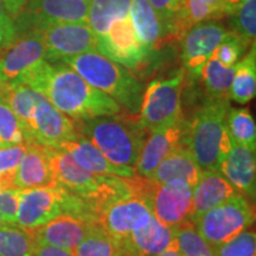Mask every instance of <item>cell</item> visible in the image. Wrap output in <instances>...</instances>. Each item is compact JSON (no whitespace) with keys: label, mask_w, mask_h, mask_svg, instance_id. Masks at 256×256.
Returning a JSON list of instances; mask_svg holds the SVG:
<instances>
[{"label":"cell","mask_w":256,"mask_h":256,"mask_svg":"<svg viewBox=\"0 0 256 256\" xmlns=\"http://www.w3.org/2000/svg\"><path fill=\"white\" fill-rule=\"evenodd\" d=\"M20 83L43 95L57 110L74 121L112 116L121 112L116 101L89 84L64 63L42 60Z\"/></svg>","instance_id":"6da1fadb"},{"label":"cell","mask_w":256,"mask_h":256,"mask_svg":"<svg viewBox=\"0 0 256 256\" xmlns=\"http://www.w3.org/2000/svg\"><path fill=\"white\" fill-rule=\"evenodd\" d=\"M0 98L18 118L23 127L25 142L58 147L78 138L74 121L26 84L0 83Z\"/></svg>","instance_id":"7a4b0ae2"},{"label":"cell","mask_w":256,"mask_h":256,"mask_svg":"<svg viewBox=\"0 0 256 256\" xmlns=\"http://www.w3.org/2000/svg\"><path fill=\"white\" fill-rule=\"evenodd\" d=\"M46 147L54 184L81 198L98 214L113 202L133 196L130 177L101 176L80 168L68 153L58 147Z\"/></svg>","instance_id":"3957f363"},{"label":"cell","mask_w":256,"mask_h":256,"mask_svg":"<svg viewBox=\"0 0 256 256\" xmlns=\"http://www.w3.org/2000/svg\"><path fill=\"white\" fill-rule=\"evenodd\" d=\"M80 136L92 142L110 162L116 165L136 168L147 130L139 116H126L120 113L112 116L74 121Z\"/></svg>","instance_id":"277c9868"},{"label":"cell","mask_w":256,"mask_h":256,"mask_svg":"<svg viewBox=\"0 0 256 256\" xmlns=\"http://www.w3.org/2000/svg\"><path fill=\"white\" fill-rule=\"evenodd\" d=\"M230 108L229 100L206 98L188 121L184 144L202 171H218L220 162L230 147L226 118Z\"/></svg>","instance_id":"5b68a950"},{"label":"cell","mask_w":256,"mask_h":256,"mask_svg":"<svg viewBox=\"0 0 256 256\" xmlns=\"http://www.w3.org/2000/svg\"><path fill=\"white\" fill-rule=\"evenodd\" d=\"M89 84L113 98L120 107L138 114L142 100V86L127 68L113 62L98 51L63 60Z\"/></svg>","instance_id":"8992f818"},{"label":"cell","mask_w":256,"mask_h":256,"mask_svg":"<svg viewBox=\"0 0 256 256\" xmlns=\"http://www.w3.org/2000/svg\"><path fill=\"white\" fill-rule=\"evenodd\" d=\"M62 214L88 220L92 210L87 202L58 185L18 190L16 226L26 230L36 229Z\"/></svg>","instance_id":"52a82bcc"},{"label":"cell","mask_w":256,"mask_h":256,"mask_svg":"<svg viewBox=\"0 0 256 256\" xmlns=\"http://www.w3.org/2000/svg\"><path fill=\"white\" fill-rule=\"evenodd\" d=\"M192 220L202 238L215 248L246 232L254 223L255 211L248 198L238 192Z\"/></svg>","instance_id":"ba28073f"},{"label":"cell","mask_w":256,"mask_h":256,"mask_svg":"<svg viewBox=\"0 0 256 256\" xmlns=\"http://www.w3.org/2000/svg\"><path fill=\"white\" fill-rule=\"evenodd\" d=\"M185 74L179 69L171 78L154 80L142 94L139 121L147 132L160 130L184 116L182 92Z\"/></svg>","instance_id":"9c48e42d"},{"label":"cell","mask_w":256,"mask_h":256,"mask_svg":"<svg viewBox=\"0 0 256 256\" xmlns=\"http://www.w3.org/2000/svg\"><path fill=\"white\" fill-rule=\"evenodd\" d=\"M25 30H34L38 34L49 63L96 51V36L88 24L40 23Z\"/></svg>","instance_id":"30bf717a"},{"label":"cell","mask_w":256,"mask_h":256,"mask_svg":"<svg viewBox=\"0 0 256 256\" xmlns=\"http://www.w3.org/2000/svg\"><path fill=\"white\" fill-rule=\"evenodd\" d=\"M42 60H46V51L38 34L34 30L18 31L16 40L0 49V83L19 84Z\"/></svg>","instance_id":"8fae6325"},{"label":"cell","mask_w":256,"mask_h":256,"mask_svg":"<svg viewBox=\"0 0 256 256\" xmlns=\"http://www.w3.org/2000/svg\"><path fill=\"white\" fill-rule=\"evenodd\" d=\"M96 51L130 69L142 66L150 55V51L138 40L130 16L114 20L104 36L96 37Z\"/></svg>","instance_id":"7c38bea8"},{"label":"cell","mask_w":256,"mask_h":256,"mask_svg":"<svg viewBox=\"0 0 256 256\" xmlns=\"http://www.w3.org/2000/svg\"><path fill=\"white\" fill-rule=\"evenodd\" d=\"M229 32L223 25L206 22L194 25L182 40V60L184 74L192 80L200 78L202 70Z\"/></svg>","instance_id":"4fadbf2b"},{"label":"cell","mask_w":256,"mask_h":256,"mask_svg":"<svg viewBox=\"0 0 256 256\" xmlns=\"http://www.w3.org/2000/svg\"><path fill=\"white\" fill-rule=\"evenodd\" d=\"M150 203L142 197L130 196L107 206L98 214V224L108 235L121 242L151 218Z\"/></svg>","instance_id":"5bb4252c"},{"label":"cell","mask_w":256,"mask_h":256,"mask_svg":"<svg viewBox=\"0 0 256 256\" xmlns=\"http://www.w3.org/2000/svg\"><path fill=\"white\" fill-rule=\"evenodd\" d=\"M88 2L84 0H28L16 19L17 31L40 23L87 24Z\"/></svg>","instance_id":"9a60e30c"},{"label":"cell","mask_w":256,"mask_h":256,"mask_svg":"<svg viewBox=\"0 0 256 256\" xmlns=\"http://www.w3.org/2000/svg\"><path fill=\"white\" fill-rule=\"evenodd\" d=\"M150 206L152 215L159 222L174 228L192 216V188L183 180L154 183L150 196Z\"/></svg>","instance_id":"2e32d148"},{"label":"cell","mask_w":256,"mask_h":256,"mask_svg":"<svg viewBox=\"0 0 256 256\" xmlns=\"http://www.w3.org/2000/svg\"><path fill=\"white\" fill-rule=\"evenodd\" d=\"M186 124L188 120L183 116L170 126L150 133L134 168L136 174L148 178L170 153L183 145Z\"/></svg>","instance_id":"e0dca14e"},{"label":"cell","mask_w":256,"mask_h":256,"mask_svg":"<svg viewBox=\"0 0 256 256\" xmlns=\"http://www.w3.org/2000/svg\"><path fill=\"white\" fill-rule=\"evenodd\" d=\"M98 224L62 214L36 229L28 230L36 244L54 246L68 250H75L86 235Z\"/></svg>","instance_id":"ac0fdd59"},{"label":"cell","mask_w":256,"mask_h":256,"mask_svg":"<svg viewBox=\"0 0 256 256\" xmlns=\"http://www.w3.org/2000/svg\"><path fill=\"white\" fill-rule=\"evenodd\" d=\"M232 139V138H230ZM218 172L238 192L250 200L256 194L255 152L230 140L228 152L220 162Z\"/></svg>","instance_id":"d6986e66"},{"label":"cell","mask_w":256,"mask_h":256,"mask_svg":"<svg viewBox=\"0 0 256 256\" xmlns=\"http://www.w3.org/2000/svg\"><path fill=\"white\" fill-rule=\"evenodd\" d=\"M235 6L226 0H186L170 25L171 38L182 40L194 25L226 17Z\"/></svg>","instance_id":"ffe728a7"},{"label":"cell","mask_w":256,"mask_h":256,"mask_svg":"<svg viewBox=\"0 0 256 256\" xmlns=\"http://www.w3.org/2000/svg\"><path fill=\"white\" fill-rule=\"evenodd\" d=\"M72 156L80 168L101 176H118V177H133L136 174V168L126 165H116L110 162L96 147L86 138L80 136L76 140L66 142L58 146Z\"/></svg>","instance_id":"44dd1931"},{"label":"cell","mask_w":256,"mask_h":256,"mask_svg":"<svg viewBox=\"0 0 256 256\" xmlns=\"http://www.w3.org/2000/svg\"><path fill=\"white\" fill-rule=\"evenodd\" d=\"M172 240V228L164 226L152 216L148 222L120 242L121 256H154L168 248Z\"/></svg>","instance_id":"7402d4cb"},{"label":"cell","mask_w":256,"mask_h":256,"mask_svg":"<svg viewBox=\"0 0 256 256\" xmlns=\"http://www.w3.org/2000/svg\"><path fill=\"white\" fill-rule=\"evenodd\" d=\"M128 16L138 40L150 52L158 50L171 40L168 25L147 0H132Z\"/></svg>","instance_id":"603a6c76"},{"label":"cell","mask_w":256,"mask_h":256,"mask_svg":"<svg viewBox=\"0 0 256 256\" xmlns=\"http://www.w3.org/2000/svg\"><path fill=\"white\" fill-rule=\"evenodd\" d=\"M54 184L48 162L46 147L34 142H25V153L16 171L17 190L50 186Z\"/></svg>","instance_id":"cb8c5ba5"},{"label":"cell","mask_w":256,"mask_h":256,"mask_svg":"<svg viewBox=\"0 0 256 256\" xmlns=\"http://www.w3.org/2000/svg\"><path fill=\"white\" fill-rule=\"evenodd\" d=\"M238 190L218 171H202L200 178L192 188V216L197 217L223 203Z\"/></svg>","instance_id":"d4e9b609"},{"label":"cell","mask_w":256,"mask_h":256,"mask_svg":"<svg viewBox=\"0 0 256 256\" xmlns=\"http://www.w3.org/2000/svg\"><path fill=\"white\" fill-rule=\"evenodd\" d=\"M200 174L202 170L188 147L183 144L170 153L148 178L156 184L183 180L194 188L200 180Z\"/></svg>","instance_id":"484cf974"},{"label":"cell","mask_w":256,"mask_h":256,"mask_svg":"<svg viewBox=\"0 0 256 256\" xmlns=\"http://www.w3.org/2000/svg\"><path fill=\"white\" fill-rule=\"evenodd\" d=\"M132 0H90L87 24L96 37L104 36L110 24L127 17Z\"/></svg>","instance_id":"4316f807"},{"label":"cell","mask_w":256,"mask_h":256,"mask_svg":"<svg viewBox=\"0 0 256 256\" xmlns=\"http://www.w3.org/2000/svg\"><path fill=\"white\" fill-rule=\"evenodd\" d=\"M256 92V54L255 44L242 60L236 63L235 76L229 92V98L244 104L252 100Z\"/></svg>","instance_id":"83f0119b"},{"label":"cell","mask_w":256,"mask_h":256,"mask_svg":"<svg viewBox=\"0 0 256 256\" xmlns=\"http://www.w3.org/2000/svg\"><path fill=\"white\" fill-rule=\"evenodd\" d=\"M235 76V66H224L211 56L202 70L208 98L214 100H230L229 92Z\"/></svg>","instance_id":"f1b7e54d"},{"label":"cell","mask_w":256,"mask_h":256,"mask_svg":"<svg viewBox=\"0 0 256 256\" xmlns=\"http://www.w3.org/2000/svg\"><path fill=\"white\" fill-rule=\"evenodd\" d=\"M172 232L180 256H214L212 248L198 232L191 217L174 226Z\"/></svg>","instance_id":"f546056e"},{"label":"cell","mask_w":256,"mask_h":256,"mask_svg":"<svg viewBox=\"0 0 256 256\" xmlns=\"http://www.w3.org/2000/svg\"><path fill=\"white\" fill-rule=\"evenodd\" d=\"M226 130L234 142L255 152L256 126L247 108H229L226 118Z\"/></svg>","instance_id":"4dcf8cb0"},{"label":"cell","mask_w":256,"mask_h":256,"mask_svg":"<svg viewBox=\"0 0 256 256\" xmlns=\"http://www.w3.org/2000/svg\"><path fill=\"white\" fill-rule=\"evenodd\" d=\"M36 243L31 232L16 224L0 226V256H34Z\"/></svg>","instance_id":"1f68e13d"},{"label":"cell","mask_w":256,"mask_h":256,"mask_svg":"<svg viewBox=\"0 0 256 256\" xmlns=\"http://www.w3.org/2000/svg\"><path fill=\"white\" fill-rule=\"evenodd\" d=\"M76 256H121V244L118 240L108 235L104 229L96 226L75 248Z\"/></svg>","instance_id":"d6a6232c"},{"label":"cell","mask_w":256,"mask_h":256,"mask_svg":"<svg viewBox=\"0 0 256 256\" xmlns=\"http://www.w3.org/2000/svg\"><path fill=\"white\" fill-rule=\"evenodd\" d=\"M229 16L234 34H238L248 46L255 44L256 0H248L236 5Z\"/></svg>","instance_id":"836d02e7"},{"label":"cell","mask_w":256,"mask_h":256,"mask_svg":"<svg viewBox=\"0 0 256 256\" xmlns=\"http://www.w3.org/2000/svg\"><path fill=\"white\" fill-rule=\"evenodd\" d=\"M25 142L23 127L8 104L0 98V147H10Z\"/></svg>","instance_id":"e575fe53"},{"label":"cell","mask_w":256,"mask_h":256,"mask_svg":"<svg viewBox=\"0 0 256 256\" xmlns=\"http://www.w3.org/2000/svg\"><path fill=\"white\" fill-rule=\"evenodd\" d=\"M214 256H255L256 235L254 230L243 232L230 241L212 248Z\"/></svg>","instance_id":"d590c367"},{"label":"cell","mask_w":256,"mask_h":256,"mask_svg":"<svg viewBox=\"0 0 256 256\" xmlns=\"http://www.w3.org/2000/svg\"><path fill=\"white\" fill-rule=\"evenodd\" d=\"M247 48V44L238 34L230 31L228 37L214 51L212 56L224 66H235Z\"/></svg>","instance_id":"8d00e7d4"},{"label":"cell","mask_w":256,"mask_h":256,"mask_svg":"<svg viewBox=\"0 0 256 256\" xmlns=\"http://www.w3.org/2000/svg\"><path fill=\"white\" fill-rule=\"evenodd\" d=\"M25 153V142L20 145L0 147V172L17 171Z\"/></svg>","instance_id":"74e56055"},{"label":"cell","mask_w":256,"mask_h":256,"mask_svg":"<svg viewBox=\"0 0 256 256\" xmlns=\"http://www.w3.org/2000/svg\"><path fill=\"white\" fill-rule=\"evenodd\" d=\"M147 2L151 4L154 11L160 16V18L165 22L170 32V25L183 8V0H147Z\"/></svg>","instance_id":"f35d334b"},{"label":"cell","mask_w":256,"mask_h":256,"mask_svg":"<svg viewBox=\"0 0 256 256\" xmlns=\"http://www.w3.org/2000/svg\"><path fill=\"white\" fill-rule=\"evenodd\" d=\"M18 31L16 22L0 0V49L8 46L17 37Z\"/></svg>","instance_id":"ab89813d"},{"label":"cell","mask_w":256,"mask_h":256,"mask_svg":"<svg viewBox=\"0 0 256 256\" xmlns=\"http://www.w3.org/2000/svg\"><path fill=\"white\" fill-rule=\"evenodd\" d=\"M18 210V190H0V214L10 224H16Z\"/></svg>","instance_id":"60d3db41"},{"label":"cell","mask_w":256,"mask_h":256,"mask_svg":"<svg viewBox=\"0 0 256 256\" xmlns=\"http://www.w3.org/2000/svg\"><path fill=\"white\" fill-rule=\"evenodd\" d=\"M34 256H76L74 250H68L54 246L36 244Z\"/></svg>","instance_id":"b9f144b4"},{"label":"cell","mask_w":256,"mask_h":256,"mask_svg":"<svg viewBox=\"0 0 256 256\" xmlns=\"http://www.w3.org/2000/svg\"><path fill=\"white\" fill-rule=\"evenodd\" d=\"M2 2L6 10H8L10 16L14 18V20H16L18 16L22 14V11H23L28 0H2Z\"/></svg>","instance_id":"7bdbcfd3"},{"label":"cell","mask_w":256,"mask_h":256,"mask_svg":"<svg viewBox=\"0 0 256 256\" xmlns=\"http://www.w3.org/2000/svg\"><path fill=\"white\" fill-rule=\"evenodd\" d=\"M154 256H180V254H179L178 248H177V244H176L174 238L172 240V242L170 243L168 248L164 249L162 252H158V254L154 255Z\"/></svg>","instance_id":"ee69618b"},{"label":"cell","mask_w":256,"mask_h":256,"mask_svg":"<svg viewBox=\"0 0 256 256\" xmlns=\"http://www.w3.org/2000/svg\"><path fill=\"white\" fill-rule=\"evenodd\" d=\"M226 2L232 5H238V4H241V2H248V0H226Z\"/></svg>","instance_id":"f6af8a7d"},{"label":"cell","mask_w":256,"mask_h":256,"mask_svg":"<svg viewBox=\"0 0 256 256\" xmlns=\"http://www.w3.org/2000/svg\"><path fill=\"white\" fill-rule=\"evenodd\" d=\"M6 224H10V223L5 220V217L0 214V226H6Z\"/></svg>","instance_id":"bcb514c9"},{"label":"cell","mask_w":256,"mask_h":256,"mask_svg":"<svg viewBox=\"0 0 256 256\" xmlns=\"http://www.w3.org/2000/svg\"><path fill=\"white\" fill-rule=\"evenodd\" d=\"M84 2H90V0H84Z\"/></svg>","instance_id":"7dc6e473"},{"label":"cell","mask_w":256,"mask_h":256,"mask_svg":"<svg viewBox=\"0 0 256 256\" xmlns=\"http://www.w3.org/2000/svg\"><path fill=\"white\" fill-rule=\"evenodd\" d=\"M183 2H186V0H183Z\"/></svg>","instance_id":"c3c4849f"}]
</instances>
